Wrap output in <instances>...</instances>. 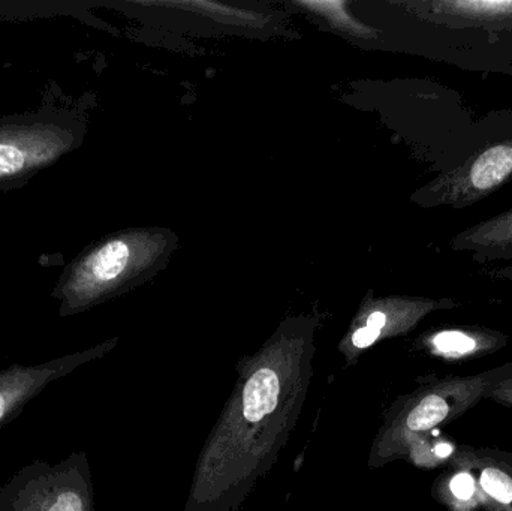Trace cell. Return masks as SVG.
Here are the masks:
<instances>
[{
    "mask_svg": "<svg viewBox=\"0 0 512 511\" xmlns=\"http://www.w3.org/2000/svg\"><path fill=\"white\" fill-rule=\"evenodd\" d=\"M81 128L65 108L44 107L0 119V192L29 183L80 144Z\"/></svg>",
    "mask_w": 512,
    "mask_h": 511,
    "instance_id": "cell-1",
    "label": "cell"
},
{
    "mask_svg": "<svg viewBox=\"0 0 512 511\" xmlns=\"http://www.w3.org/2000/svg\"><path fill=\"white\" fill-rule=\"evenodd\" d=\"M0 511H95L86 453L56 464L36 459L15 471L0 486Z\"/></svg>",
    "mask_w": 512,
    "mask_h": 511,
    "instance_id": "cell-2",
    "label": "cell"
},
{
    "mask_svg": "<svg viewBox=\"0 0 512 511\" xmlns=\"http://www.w3.org/2000/svg\"><path fill=\"white\" fill-rule=\"evenodd\" d=\"M285 384L283 372L273 366H261L251 372L242 390L240 417L239 419L233 417V438L207 450L200 470V479L197 482L198 488H206L207 483L233 455L240 441H243L227 473L216 488L218 500L227 497V491L233 492L234 495L236 489H239L240 473H242L248 444L258 440L261 435L270 434V428L276 431L282 429L279 426H271V417L277 416L280 402L285 396Z\"/></svg>",
    "mask_w": 512,
    "mask_h": 511,
    "instance_id": "cell-3",
    "label": "cell"
},
{
    "mask_svg": "<svg viewBox=\"0 0 512 511\" xmlns=\"http://www.w3.org/2000/svg\"><path fill=\"white\" fill-rule=\"evenodd\" d=\"M512 372V363L477 377H454L421 390L406 405L405 413L397 419L391 434V450L400 452L418 443L423 435L438 426L447 425L471 410L487 390Z\"/></svg>",
    "mask_w": 512,
    "mask_h": 511,
    "instance_id": "cell-4",
    "label": "cell"
},
{
    "mask_svg": "<svg viewBox=\"0 0 512 511\" xmlns=\"http://www.w3.org/2000/svg\"><path fill=\"white\" fill-rule=\"evenodd\" d=\"M512 179V137L475 150L463 164L442 173L426 188L429 206L466 209Z\"/></svg>",
    "mask_w": 512,
    "mask_h": 511,
    "instance_id": "cell-5",
    "label": "cell"
},
{
    "mask_svg": "<svg viewBox=\"0 0 512 511\" xmlns=\"http://www.w3.org/2000/svg\"><path fill=\"white\" fill-rule=\"evenodd\" d=\"M110 345L66 354L39 365H11L0 369V428L20 416L23 408L44 392L51 383L65 378L90 360L107 353Z\"/></svg>",
    "mask_w": 512,
    "mask_h": 511,
    "instance_id": "cell-6",
    "label": "cell"
},
{
    "mask_svg": "<svg viewBox=\"0 0 512 511\" xmlns=\"http://www.w3.org/2000/svg\"><path fill=\"white\" fill-rule=\"evenodd\" d=\"M424 6V14L435 23L444 24L448 35L483 33L490 45V36H496L499 44L504 36L512 39V0H438Z\"/></svg>",
    "mask_w": 512,
    "mask_h": 511,
    "instance_id": "cell-7",
    "label": "cell"
},
{
    "mask_svg": "<svg viewBox=\"0 0 512 511\" xmlns=\"http://www.w3.org/2000/svg\"><path fill=\"white\" fill-rule=\"evenodd\" d=\"M453 465L474 477L480 506L487 511H512V455L489 449L453 453Z\"/></svg>",
    "mask_w": 512,
    "mask_h": 511,
    "instance_id": "cell-8",
    "label": "cell"
},
{
    "mask_svg": "<svg viewBox=\"0 0 512 511\" xmlns=\"http://www.w3.org/2000/svg\"><path fill=\"white\" fill-rule=\"evenodd\" d=\"M456 252H468L480 264L512 261V209L466 228L451 240Z\"/></svg>",
    "mask_w": 512,
    "mask_h": 511,
    "instance_id": "cell-9",
    "label": "cell"
},
{
    "mask_svg": "<svg viewBox=\"0 0 512 511\" xmlns=\"http://www.w3.org/2000/svg\"><path fill=\"white\" fill-rule=\"evenodd\" d=\"M507 344V338L495 330L448 329L430 336L429 347L436 356L460 360L493 353Z\"/></svg>",
    "mask_w": 512,
    "mask_h": 511,
    "instance_id": "cell-10",
    "label": "cell"
},
{
    "mask_svg": "<svg viewBox=\"0 0 512 511\" xmlns=\"http://www.w3.org/2000/svg\"><path fill=\"white\" fill-rule=\"evenodd\" d=\"M442 498L451 510L474 511L480 507L477 483L466 471L459 470L448 477L447 488H442Z\"/></svg>",
    "mask_w": 512,
    "mask_h": 511,
    "instance_id": "cell-11",
    "label": "cell"
},
{
    "mask_svg": "<svg viewBox=\"0 0 512 511\" xmlns=\"http://www.w3.org/2000/svg\"><path fill=\"white\" fill-rule=\"evenodd\" d=\"M484 399H492L498 404L507 405L512 408V372L507 377L496 381L489 390H487Z\"/></svg>",
    "mask_w": 512,
    "mask_h": 511,
    "instance_id": "cell-12",
    "label": "cell"
},
{
    "mask_svg": "<svg viewBox=\"0 0 512 511\" xmlns=\"http://www.w3.org/2000/svg\"><path fill=\"white\" fill-rule=\"evenodd\" d=\"M379 333L373 332V330L367 329V327H363V329H358L357 332L352 336V344L357 348H367L379 338Z\"/></svg>",
    "mask_w": 512,
    "mask_h": 511,
    "instance_id": "cell-13",
    "label": "cell"
},
{
    "mask_svg": "<svg viewBox=\"0 0 512 511\" xmlns=\"http://www.w3.org/2000/svg\"><path fill=\"white\" fill-rule=\"evenodd\" d=\"M388 324V315L385 312L376 311L372 312L367 318V329L373 330V332L379 333L381 335L382 330L387 327Z\"/></svg>",
    "mask_w": 512,
    "mask_h": 511,
    "instance_id": "cell-14",
    "label": "cell"
},
{
    "mask_svg": "<svg viewBox=\"0 0 512 511\" xmlns=\"http://www.w3.org/2000/svg\"><path fill=\"white\" fill-rule=\"evenodd\" d=\"M492 276L493 278L512 282V264H510V266L501 267V269L493 270Z\"/></svg>",
    "mask_w": 512,
    "mask_h": 511,
    "instance_id": "cell-15",
    "label": "cell"
}]
</instances>
